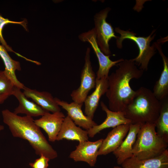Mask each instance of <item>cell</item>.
I'll return each mask as SVG.
<instances>
[{"instance_id":"9","label":"cell","mask_w":168,"mask_h":168,"mask_svg":"<svg viewBox=\"0 0 168 168\" xmlns=\"http://www.w3.org/2000/svg\"><path fill=\"white\" fill-rule=\"evenodd\" d=\"M103 140L100 139L94 142L86 141L79 142L76 149L70 153V158L75 162H85L91 167L94 166Z\"/></svg>"},{"instance_id":"22","label":"cell","mask_w":168,"mask_h":168,"mask_svg":"<svg viewBox=\"0 0 168 168\" xmlns=\"http://www.w3.org/2000/svg\"><path fill=\"white\" fill-rule=\"evenodd\" d=\"M159 116L155 123L157 134L168 143V98L162 101Z\"/></svg>"},{"instance_id":"28","label":"cell","mask_w":168,"mask_h":168,"mask_svg":"<svg viewBox=\"0 0 168 168\" xmlns=\"http://www.w3.org/2000/svg\"><path fill=\"white\" fill-rule=\"evenodd\" d=\"M112 168H124L122 167H120L119 166H114Z\"/></svg>"},{"instance_id":"25","label":"cell","mask_w":168,"mask_h":168,"mask_svg":"<svg viewBox=\"0 0 168 168\" xmlns=\"http://www.w3.org/2000/svg\"><path fill=\"white\" fill-rule=\"evenodd\" d=\"M34 162L29 163L32 168H48L50 160L43 156H40Z\"/></svg>"},{"instance_id":"4","label":"cell","mask_w":168,"mask_h":168,"mask_svg":"<svg viewBox=\"0 0 168 168\" xmlns=\"http://www.w3.org/2000/svg\"><path fill=\"white\" fill-rule=\"evenodd\" d=\"M168 143L157 133L155 123L141 124L132 149L133 155L140 160L158 156L168 149Z\"/></svg>"},{"instance_id":"17","label":"cell","mask_w":168,"mask_h":168,"mask_svg":"<svg viewBox=\"0 0 168 168\" xmlns=\"http://www.w3.org/2000/svg\"><path fill=\"white\" fill-rule=\"evenodd\" d=\"M23 92L27 98H30L38 105L48 112L52 113L61 111L59 106L49 92L39 91L25 86Z\"/></svg>"},{"instance_id":"21","label":"cell","mask_w":168,"mask_h":168,"mask_svg":"<svg viewBox=\"0 0 168 168\" xmlns=\"http://www.w3.org/2000/svg\"><path fill=\"white\" fill-rule=\"evenodd\" d=\"M0 57L4 64L5 69L4 71L7 76L15 86L23 89L25 86L18 80L15 74L16 70H21L20 63L13 59L8 54L5 47L0 44Z\"/></svg>"},{"instance_id":"26","label":"cell","mask_w":168,"mask_h":168,"mask_svg":"<svg viewBox=\"0 0 168 168\" xmlns=\"http://www.w3.org/2000/svg\"><path fill=\"white\" fill-rule=\"evenodd\" d=\"M9 97L7 95L0 93V104L3 103Z\"/></svg>"},{"instance_id":"19","label":"cell","mask_w":168,"mask_h":168,"mask_svg":"<svg viewBox=\"0 0 168 168\" xmlns=\"http://www.w3.org/2000/svg\"><path fill=\"white\" fill-rule=\"evenodd\" d=\"M88 137L87 131L84 130L77 126L67 115L64 118L56 141L66 139L77 140L81 142L88 141Z\"/></svg>"},{"instance_id":"20","label":"cell","mask_w":168,"mask_h":168,"mask_svg":"<svg viewBox=\"0 0 168 168\" xmlns=\"http://www.w3.org/2000/svg\"><path fill=\"white\" fill-rule=\"evenodd\" d=\"M153 44L158 50L163 62V70L159 80L154 86L152 91L156 98L161 101L168 97V58L164 54L159 43L156 42Z\"/></svg>"},{"instance_id":"1","label":"cell","mask_w":168,"mask_h":168,"mask_svg":"<svg viewBox=\"0 0 168 168\" xmlns=\"http://www.w3.org/2000/svg\"><path fill=\"white\" fill-rule=\"evenodd\" d=\"M117 65L118 68L108 77V87L105 94L108 108L114 111H123L136 93L130 86V81L139 79L144 71L138 68L131 59H124Z\"/></svg>"},{"instance_id":"2","label":"cell","mask_w":168,"mask_h":168,"mask_svg":"<svg viewBox=\"0 0 168 168\" xmlns=\"http://www.w3.org/2000/svg\"><path fill=\"white\" fill-rule=\"evenodd\" d=\"M3 122L8 126L12 136L26 140L36 154L50 160L58 156L57 152L49 143L32 117L21 116L6 109L2 111Z\"/></svg>"},{"instance_id":"7","label":"cell","mask_w":168,"mask_h":168,"mask_svg":"<svg viewBox=\"0 0 168 168\" xmlns=\"http://www.w3.org/2000/svg\"><path fill=\"white\" fill-rule=\"evenodd\" d=\"M90 48H88L86 51L84 64L81 74L80 85L70 95L73 101L82 104L90 91L96 86V77L90 60Z\"/></svg>"},{"instance_id":"13","label":"cell","mask_w":168,"mask_h":168,"mask_svg":"<svg viewBox=\"0 0 168 168\" xmlns=\"http://www.w3.org/2000/svg\"><path fill=\"white\" fill-rule=\"evenodd\" d=\"M130 124H123L113 128L103 139L98 150V155H105L115 151L127 136Z\"/></svg>"},{"instance_id":"10","label":"cell","mask_w":168,"mask_h":168,"mask_svg":"<svg viewBox=\"0 0 168 168\" xmlns=\"http://www.w3.org/2000/svg\"><path fill=\"white\" fill-rule=\"evenodd\" d=\"M65 117L61 111L50 113L47 112L41 117L34 120L35 124L47 134L49 141L54 142Z\"/></svg>"},{"instance_id":"5","label":"cell","mask_w":168,"mask_h":168,"mask_svg":"<svg viewBox=\"0 0 168 168\" xmlns=\"http://www.w3.org/2000/svg\"><path fill=\"white\" fill-rule=\"evenodd\" d=\"M115 31L120 35L116 39L117 47L120 49L122 47V42L126 39L131 40L135 42L139 49L138 55L135 58L131 59L136 64L140 66V69L143 71H147L149 61L155 54L156 48L153 44L150 46V43L153 40L156 34H154L156 30H153L148 36H137L136 34L128 30H124L119 27L115 29Z\"/></svg>"},{"instance_id":"18","label":"cell","mask_w":168,"mask_h":168,"mask_svg":"<svg viewBox=\"0 0 168 168\" xmlns=\"http://www.w3.org/2000/svg\"><path fill=\"white\" fill-rule=\"evenodd\" d=\"M108 87V78H96L95 89L88 96L84 103L85 115L93 119L101 97L105 94Z\"/></svg>"},{"instance_id":"15","label":"cell","mask_w":168,"mask_h":168,"mask_svg":"<svg viewBox=\"0 0 168 168\" xmlns=\"http://www.w3.org/2000/svg\"><path fill=\"white\" fill-rule=\"evenodd\" d=\"M21 89L15 86L12 95L18 101L19 104L14 109L13 112L16 114H25L32 117L42 116L48 112L43 109L35 102L29 100Z\"/></svg>"},{"instance_id":"24","label":"cell","mask_w":168,"mask_h":168,"mask_svg":"<svg viewBox=\"0 0 168 168\" xmlns=\"http://www.w3.org/2000/svg\"><path fill=\"white\" fill-rule=\"evenodd\" d=\"M9 23L18 24L22 25L26 29V23L25 21L20 22H16L11 21L9 19L5 18L0 15V41L7 51L14 52L9 45H8L4 40L2 35V30L4 26Z\"/></svg>"},{"instance_id":"8","label":"cell","mask_w":168,"mask_h":168,"mask_svg":"<svg viewBox=\"0 0 168 168\" xmlns=\"http://www.w3.org/2000/svg\"><path fill=\"white\" fill-rule=\"evenodd\" d=\"M79 38L82 42H88L97 56L99 64V69L96 73L97 79L108 78L110 68L124 60L121 58L113 61L110 58V55H106L101 51L97 44L94 28L81 34L79 36Z\"/></svg>"},{"instance_id":"23","label":"cell","mask_w":168,"mask_h":168,"mask_svg":"<svg viewBox=\"0 0 168 168\" xmlns=\"http://www.w3.org/2000/svg\"><path fill=\"white\" fill-rule=\"evenodd\" d=\"M15 86L4 71H0V93L12 95Z\"/></svg>"},{"instance_id":"3","label":"cell","mask_w":168,"mask_h":168,"mask_svg":"<svg viewBox=\"0 0 168 168\" xmlns=\"http://www.w3.org/2000/svg\"><path fill=\"white\" fill-rule=\"evenodd\" d=\"M161 105V102L156 98L152 91L142 86L136 91L134 97L123 111L131 124H155Z\"/></svg>"},{"instance_id":"11","label":"cell","mask_w":168,"mask_h":168,"mask_svg":"<svg viewBox=\"0 0 168 168\" xmlns=\"http://www.w3.org/2000/svg\"><path fill=\"white\" fill-rule=\"evenodd\" d=\"M58 105L67 112L68 115L74 123L83 128L88 130L97 124L83 112L82 107L83 104L73 101L70 103L55 98Z\"/></svg>"},{"instance_id":"6","label":"cell","mask_w":168,"mask_h":168,"mask_svg":"<svg viewBox=\"0 0 168 168\" xmlns=\"http://www.w3.org/2000/svg\"><path fill=\"white\" fill-rule=\"evenodd\" d=\"M110 8L107 7L96 13L94 16L95 28L97 44L101 51L106 55L111 54L109 42L112 38L116 39V36L111 25L106 20Z\"/></svg>"},{"instance_id":"27","label":"cell","mask_w":168,"mask_h":168,"mask_svg":"<svg viewBox=\"0 0 168 168\" xmlns=\"http://www.w3.org/2000/svg\"><path fill=\"white\" fill-rule=\"evenodd\" d=\"M4 129V127L3 125L0 124V132L3 130Z\"/></svg>"},{"instance_id":"16","label":"cell","mask_w":168,"mask_h":168,"mask_svg":"<svg viewBox=\"0 0 168 168\" xmlns=\"http://www.w3.org/2000/svg\"><path fill=\"white\" fill-rule=\"evenodd\" d=\"M121 165L124 168H168V150L158 156L147 159L140 160L133 155Z\"/></svg>"},{"instance_id":"12","label":"cell","mask_w":168,"mask_h":168,"mask_svg":"<svg viewBox=\"0 0 168 168\" xmlns=\"http://www.w3.org/2000/svg\"><path fill=\"white\" fill-rule=\"evenodd\" d=\"M100 105L102 110L106 114L105 120L99 125H96L87 130L88 137H93L96 134L106 128H113L123 124H130L131 121L125 116L124 111H114L110 110L103 101Z\"/></svg>"},{"instance_id":"14","label":"cell","mask_w":168,"mask_h":168,"mask_svg":"<svg viewBox=\"0 0 168 168\" xmlns=\"http://www.w3.org/2000/svg\"><path fill=\"white\" fill-rule=\"evenodd\" d=\"M140 124H130L128 133L124 140L113 153L117 159V163L121 165L126 159L133 156L132 149L140 129Z\"/></svg>"}]
</instances>
